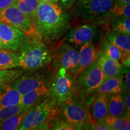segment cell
<instances>
[{"label": "cell", "instance_id": "1", "mask_svg": "<svg viewBox=\"0 0 130 130\" xmlns=\"http://www.w3.org/2000/svg\"><path fill=\"white\" fill-rule=\"evenodd\" d=\"M69 26V15L57 3H39L35 33L42 40H57L64 35Z\"/></svg>", "mask_w": 130, "mask_h": 130}, {"label": "cell", "instance_id": "2", "mask_svg": "<svg viewBox=\"0 0 130 130\" xmlns=\"http://www.w3.org/2000/svg\"><path fill=\"white\" fill-rule=\"evenodd\" d=\"M19 51V66L24 69H37L53 60V53L36 33L28 37Z\"/></svg>", "mask_w": 130, "mask_h": 130}, {"label": "cell", "instance_id": "3", "mask_svg": "<svg viewBox=\"0 0 130 130\" xmlns=\"http://www.w3.org/2000/svg\"><path fill=\"white\" fill-rule=\"evenodd\" d=\"M58 105L49 96L44 101L27 112L19 125V130L48 129L50 122L58 113Z\"/></svg>", "mask_w": 130, "mask_h": 130}, {"label": "cell", "instance_id": "4", "mask_svg": "<svg viewBox=\"0 0 130 130\" xmlns=\"http://www.w3.org/2000/svg\"><path fill=\"white\" fill-rule=\"evenodd\" d=\"M115 3V0H77L71 7V13L85 21L98 20L109 15Z\"/></svg>", "mask_w": 130, "mask_h": 130}, {"label": "cell", "instance_id": "5", "mask_svg": "<svg viewBox=\"0 0 130 130\" xmlns=\"http://www.w3.org/2000/svg\"><path fill=\"white\" fill-rule=\"evenodd\" d=\"M75 91L73 75L67 70L60 68L49 87L50 96L57 105H60L68 101Z\"/></svg>", "mask_w": 130, "mask_h": 130}, {"label": "cell", "instance_id": "6", "mask_svg": "<svg viewBox=\"0 0 130 130\" xmlns=\"http://www.w3.org/2000/svg\"><path fill=\"white\" fill-rule=\"evenodd\" d=\"M65 121L76 127H83L96 123L84 104L76 101L66 102L62 108Z\"/></svg>", "mask_w": 130, "mask_h": 130}, {"label": "cell", "instance_id": "7", "mask_svg": "<svg viewBox=\"0 0 130 130\" xmlns=\"http://www.w3.org/2000/svg\"><path fill=\"white\" fill-rule=\"evenodd\" d=\"M0 22L22 31L28 36H31L35 33L36 28L15 4L0 13Z\"/></svg>", "mask_w": 130, "mask_h": 130}, {"label": "cell", "instance_id": "8", "mask_svg": "<svg viewBox=\"0 0 130 130\" xmlns=\"http://www.w3.org/2000/svg\"><path fill=\"white\" fill-rule=\"evenodd\" d=\"M53 59L57 69L64 68L73 75L78 63V51L69 43H61L53 54Z\"/></svg>", "mask_w": 130, "mask_h": 130}, {"label": "cell", "instance_id": "9", "mask_svg": "<svg viewBox=\"0 0 130 130\" xmlns=\"http://www.w3.org/2000/svg\"><path fill=\"white\" fill-rule=\"evenodd\" d=\"M78 77L79 89L87 93L97 90L105 78L104 74L96 61L83 71Z\"/></svg>", "mask_w": 130, "mask_h": 130}, {"label": "cell", "instance_id": "10", "mask_svg": "<svg viewBox=\"0 0 130 130\" xmlns=\"http://www.w3.org/2000/svg\"><path fill=\"white\" fill-rule=\"evenodd\" d=\"M28 37L22 31L0 22V41L2 48L18 51Z\"/></svg>", "mask_w": 130, "mask_h": 130}, {"label": "cell", "instance_id": "11", "mask_svg": "<svg viewBox=\"0 0 130 130\" xmlns=\"http://www.w3.org/2000/svg\"><path fill=\"white\" fill-rule=\"evenodd\" d=\"M97 28L93 24H84L71 29L65 35L66 43L75 46H82L84 43L92 42L97 35Z\"/></svg>", "mask_w": 130, "mask_h": 130}, {"label": "cell", "instance_id": "12", "mask_svg": "<svg viewBox=\"0 0 130 130\" xmlns=\"http://www.w3.org/2000/svg\"><path fill=\"white\" fill-rule=\"evenodd\" d=\"M21 95L43 85H49L48 81L40 75H22L10 83Z\"/></svg>", "mask_w": 130, "mask_h": 130}, {"label": "cell", "instance_id": "13", "mask_svg": "<svg viewBox=\"0 0 130 130\" xmlns=\"http://www.w3.org/2000/svg\"><path fill=\"white\" fill-rule=\"evenodd\" d=\"M98 57V50L92 42H87L83 45L80 48V51L78 52V63L77 69L73 76L77 77L89 65L95 62Z\"/></svg>", "mask_w": 130, "mask_h": 130}, {"label": "cell", "instance_id": "14", "mask_svg": "<svg viewBox=\"0 0 130 130\" xmlns=\"http://www.w3.org/2000/svg\"><path fill=\"white\" fill-rule=\"evenodd\" d=\"M49 87V85H43L22 95L21 104L24 109L28 111L48 97Z\"/></svg>", "mask_w": 130, "mask_h": 130}, {"label": "cell", "instance_id": "15", "mask_svg": "<svg viewBox=\"0 0 130 130\" xmlns=\"http://www.w3.org/2000/svg\"><path fill=\"white\" fill-rule=\"evenodd\" d=\"M96 63L104 74L105 78H110L121 75L123 68L121 63L103 54L99 56Z\"/></svg>", "mask_w": 130, "mask_h": 130}, {"label": "cell", "instance_id": "16", "mask_svg": "<svg viewBox=\"0 0 130 130\" xmlns=\"http://www.w3.org/2000/svg\"><path fill=\"white\" fill-rule=\"evenodd\" d=\"M21 99L22 95L10 83L0 87V108L20 104Z\"/></svg>", "mask_w": 130, "mask_h": 130}, {"label": "cell", "instance_id": "17", "mask_svg": "<svg viewBox=\"0 0 130 130\" xmlns=\"http://www.w3.org/2000/svg\"><path fill=\"white\" fill-rule=\"evenodd\" d=\"M108 95L99 94L92 106V116L96 122H102L108 115Z\"/></svg>", "mask_w": 130, "mask_h": 130}, {"label": "cell", "instance_id": "18", "mask_svg": "<svg viewBox=\"0 0 130 130\" xmlns=\"http://www.w3.org/2000/svg\"><path fill=\"white\" fill-rule=\"evenodd\" d=\"M123 78L119 75L105 78L97 89L99 94L115 95L121 93L123 87Z\"/></svg>", "mask_w": 130, "mask_h": 130}, {"label": "cell", "instance_id": "19", "mask_svg": "<svg viewBox=\"0 0 130 130\" xmlns=\"http://www.w3.org/2000/svg\"><path fill=\"white\" fill-rule=\"evenodd\" d=\"M39 3V0H16L15 3L35 28L36 26L37 11Z\"/></svg>", "mask_w": 130, "mask_h": 130}, {"label": "cell", "instance_id": "20", "mask_svg": "<svg viewBox=\"0 0 130 130\" xmlns=\"http://www.w3.org/2000/svg\"><path fill=\"white\" fill-rule=\"evenodd\" d=\"M111 18L107 22L106 27L110 30L108 32H117L129 35L130 34L129 17H121L108 15Z\"/></svg>", "mask_w": 130, "mask_h": 130}, {"label": "cell", "instance_id": "21", "mask_svg": "<svg viewBox=\"0 0 130 130\" xmlns=\"http://www.w3.org/2000/svg\"><path fill=\"white\" fill-rule=\"evenodd\" d=\"M106 41L116 46L123 53H130V36L117 32H108Z\"/></svg>", "mask_w": 130, "mask_h": 130}, {"label": "cell", "instance_id": "22", "mask_svg": "<svg viewBox=\"0 0 130 130\" xmlns=\"http://www.w3.org/2000/svg\"><path fill=\"white\" fill-rule=\"evenodd\" d=\"M19 66V54L12 50L0 48V71Z\"/></svg>", "mask_w": 130, "mask_h": 130}, {"label": "cell", "instance_id": "23", "mask_svg": "<svg viewBox=\"0 0 130 130\" xmlns=\"http://www.w3.org/2000/svg\"><path fill=\"white\" fill-rule=\"evenodd\" d=\"M108 115L113 117H121L125 111L124 101L120 93L111 95L108 100Z\"/></svg>", "mask_w": 130, "mask_h": 130}, {"label": "cell", "instance_id": "24", "mask_svg": "<svg viewBox=\"0 0 130 130\" xmlns=\"http://www.w3.org/2000/svg\"><path fill=\"white\" fill-rule=\"evenodd\" d=\"M29 111V110H28ZM28 111L11 116L0 123V129L14 130L18 129L22 120Z\"/></svg>", "mask_w": 130, "mask_h": 130}, {"label": "cell", "instance_id": "25", "mask_svg": "<svg viewBox=\"0 0 130 130\" xmlns=\"http://www.w3.org/2000/svg\"><path fill=\"white\" fill-rule=\"evenodd\" d=\"M129 114H126L123 117H113L108 115L104 120V122L108 125L111 129H124L125 125L129 121Z\"/></svg>", "mask_w": 130, "mask_h": 130}, {"label": "cell", "instance_id": "26", "mask_svg": "<svg viewBox=\"0 0 130 130\" xmlns=\"http://www.w3.org/2000/svg\"><path fill=\"white\" fill-rule=\"evenodd\" d=\"M23 74L22 71L14 69H7L0 71V87L10 84Z\"/></svg>", "mask_w": 130, "mask_h": 130}, {"label": "cell", "instance_id": "27", "mask_svg": "<svg viewBox=\"0 0 130 130\" xmlns=\"http://www.w3.org/2000/svg\"><path fill=\"white\" fill-rule=\"evenodd\" d=\"M27 111L21 104L10 105L0 108V123L10 117Z\"/></svg>", "mask_w": 130, "mask_h": 130}, {"label": "cell", "instance_id": "28", "mask_svg": "<svg viewBox=\"0 0 130 130\" xmlns=\"http://www.w3.org/2000/svg\"><path fill=\"white\" fill-rule=\"evenodd\" d=\"M103 51L104 54L105 56L118 61H119L121 60L123 53L116 46L111 44L107 41H105L104 43Z\"/></svg>", "mask_w": 130, "mask_h": 130}, {"label": "cell", "instance_id": "29", "mask_svg": "<svg viewBox=\"0 0 130 130\" xmlns=\"http://www.w3.org/2000/svg\"><path fill=\"white\" fill-rule=\"evenodd\" d=\"M109 15L121 16V17H129L130 16V4L122 6H114Z\"/></svg>", "mask_w": 130, "mask_h": 130}, {"label": "cell", "instance_id": "30", "mask_svg": "<svg viewBox=\"0 0 130 130\" xmlns=\"http://www.w3.org/2000/svg\"><path fill=\"white\" fill-rule=\"evenodd\" d=\"M75 126L73 125L71 123H68V122L60 121L57 122L55 123L54 125L52 126L51 129H56V130H73L77 129Z\"/></svg>", "mask_w": 130, "mask_h": 130}, {"label": "cell", "instance_id": "31", "mask_svg": "<svg viewBox=\"0 0 130 130\" xmlns=\"http://www.w3.org/2000/svg\"><path fill=\"white\" fill-rule=\"evenodd\" d=\"M77 0H59L58 1V4L61 6L64 10H68L71 9L75 4Z\"/></svg>", "mask_w": 130, "mask_h": 130}, {"label": "cell", "instance_id": "32", "mask_svg": "<svg viewBox=\"0 0 130 130\" xmlns=\"http://www.w3.org/2000/svg\"><path fill=\"white\" fill-rule=\"evenodd\" d=\"M130 53H123L121 58L122 66L126 68H129L130 64Z\"/></svg>", "mask_w": 130, "mask_h": 130}, {"label": "cell", "instance_id": "33", "mask_svg": "<svg viewBox=\"0 0 130 130\" xmlns=\"http://www.w3.org/2000/svg\"><path fill=\"white\" fill-rule=\"evenodd\" d=\"M16 0H0V13L3 10L16 3Z\"/></svg>", "mask_w": 130, "mask_h": 130}, {"label": "cell", "instance_id": "34", "mask_svg": "<svg viewBox=\"0 0 130 130\" xmlns=\"http://www.w3.org/2000/svg\"><path fill=\"white\" fill-rule=\"evenodd\" d=\"M124 105L125 108L126 109V114H129L130 112V96H129V91L126 93V96L125 98V101H124Z\"/></svg>", "mask_w": 130, "mask_h": 130}, {"label": "cell", "instance_id": "35", "mask_svg": "<svg viewBox=\"0 0 130 130\" xmlns=\"http://www.w3.org/2000/svg\"><path fill=\"white\" fill-rule=\"evenodd\" d=\"M126 72L125 73V87L126 90L129 91V87H130V73L129 69H126Z\"/></svg>", "mask_w": 130, "mask_h": 130}, {"label": "cell", "instance_id": "36", "mask_svg": "<svg viewBox=\"0 0 130 130\" xmlns=\"http://www.w3.org/2000/svg\"><path fill=\"white\" fill-rule=\"evenodd\" d=\"M130 3V0H115V6H122L128 4Z\"/></svg>", "mask_w": 130, "mask_h": 130}, {"label": "cell", "instance_id": "37", "mask_svg": "<svg viewBox=\"0 0 130 130\" xmlns=\"http://www.w3.org/2000/svg\"><path fill=\"white\" fill-rule=\"evenodd\" d=\"M40 2L45 3H58L59 0H39Z\"/></svg>", "mask_w": 130, "mask_h": 130}, {"label": "cell", "instance_id": "38", "mask_svg": "<svg viewBox=\"0 0 130 130\" xmlns=\"http://www.w3.org/2000/svg\"><path fill=\"white\" fill-rule=\"evenodd\" d=\"M130 122L129 121L128 122L126 123L125 125V126L124 127V130H129L130 129Z\"/></svg>", "mask_w": 130, "mask_h": 130}, {"label": "cell", "instance_id": "39", "mask_svg": "<svg viewBox=\"0 0 130 130\" xmlns=\"http://www.w3.org/2000/svg\"><path fill=\"white\" fill-rule=\"evenodd\" d=\"M0 48H2V46H1V41H0Z\"/></svg>", "mask_w": 130, "mask_h": 130}]
</instances>
